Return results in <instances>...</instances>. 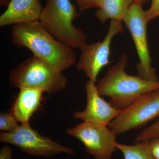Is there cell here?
Masks as SVG:
<instances>
[{
  "label": "cell",
  "instance_id": "1",
  "mask_svg": "<svg viewBox=\"0 0 159 159\" xmlns=\"http://www.w3.org/2000/svg\"><path fill=\"white\" fill-rule=\"evenodd\" d=\"M11 41L61 72L77 61L73 49L56 39L39 20L12 25Z\"/></svg>",
  "mask_w": 159,
  "mask_h": 159
},
{
  "label": "cell",
  "instance_id": "2",
  "mask_svg": "<svg viewBox=\"0 0 159 159\" xmlns=\"http://www.w3.org/2000/svg\"><path fill=\"white\" fill-rule=\"evenodd\" d=\"M127 60V55L123 54L96 85L99 95L109 98L111 105L120 111L142 94L159 89V80L150 81L125 73Z\"/></svg>",
  "mask_w": 159,
  "mask_h": 159
},
{
  "label": "cell",
  "instance_id": "3",
  "mask_svg": "<svg viewBox=\"0 0 159 159\" xmlns=\"http://www.w3.org/2000/svg\"><path fill=\"white\" fill-rule=\"evenodd\" d=\"M80 16L70 0H47L39 21L56 39L73 49H80L86 44V34L74 25Z\"/></svg>",
  "mask_w": 159,
  "mask_h": 159
},
{
  "label": "cell",
  "instance_id": "4",
  "mask_svg": "<svg viewBox=\"0 0 159 159\" xmlns=\"http://www.w3.org/2000/svg\"><path fill=\"white\" fill-rule=\"evenodd\" d=\"M9 81L16 88L38 89L49 94L61 90L67 82L61 71L34 55L10 71Z\"/></svg>",
  "mask_w": 159,
  "mask_h": 159
},
{
  "label": "cell",
  "instance_id": "5",
  "mask_svg": "<svg viewBox=\"0 0 159 159\" xmlns=\"http://www.w3.org/2000/svg\"><path fill=\"white\" fill-rule=\"evenodd\" d=\"M0 141L14 145L33 156L48 157L63 153L72 155L74 152L72 148L41 135L31 128L29 122L21 123L12 131L1 133Z\"/></svg>",
  "mask_w": 159,
  "mask_h": 159
},
{
  "label": "cell",
  "instance_id": "6",
  "mask_svg": "<svg viewBox=\"0 0 159 159\" xmlns=\"http://www.w3.org/2000/svg\"><path fill=\"white\" fill-rule=\"evenodd\" d=\"M159 117V89L142 94L126 108L108 126L116 135L137 129Z\"/></svg>",
  "mask_w": 159,
  "mask_h": 159
},
{
  "label": "cell",
  "instance_id": "7",
  "mask_svg": "<svg viewBox=\"0 0 159 159\" xmlns=\"http://www.w3.org/2000/svg\"><path fill=\"white\" fill-rule=\"evenodd\" d=\"M136 1L131 6L123 21L129 30L139 57L136 69L138 76L150 81L158 80L156 69L152 66L147 41V26L145 11Z\"/></svg>",
  "mask_w": 159,
  "mask_h": 159
},
{
  "label": "cell",
  "instance_id": "8",
  "mask_svg": "<svg viewBox=\"0 0 159 159\" xmlns=\"http://www.w3.org/2000/svg\"><path fill=\"white\" fill-rule=\"evenodd\" d=\"M66 133L80 141L96 159H111L116 150V136L108 125L83 122Z\"/></svg>",
  "mask_w": 159,
  "mask_h": 159
},
{
  "label": "cell",
  "instance_id": "9",
  "mask_svg": "<svg viewBox=\"0 0 159 159\" xmlns=\"http://www.w3.org/2000/svg\"><path fill=\"white\" fill-rule=\"evenodd\" d=\"M123 31L122 22L111 20L108 31L102 41L85 44L81 47V54L76 66L77 70L84 72L89 80L96 83L99 72L110 62L112 40Z\"/></svg>",
  "mask_w": 159,
  "mask_h": 159
},
{
  "label": "cell",
  "instance_id": "10",
  "mask_svg": "<svg viewBox=\"0 0 159 159\" xmlns=\"http://www.w3.org/2000/svg\"><path fill=\"white\" fill-rule=\"evenodd\" d=\"M87 105L84 110L76 111L74 117L84 122L108 125L121 111L117 109L101 98L95 83L89 80L85 86Z\"/></svg>",
  "mask_w": 159,
  "mask_h": 159
},
{
  "label": "cell",
  "instance_id": "11",
  "mask_svg": "<svg viewBox=\"0 0 159 159\" xmlns=\"http://www.w3.org/2000/svg\"><path fill=\"white\" fill-rule=\"evenodd\" d=\"M43 9L39 0H10L0 16V27L39 20Z\"/></svg>",
  "mask_w": 159,
  "mask_h": 159
},
{
  "label": "cell",
  "instance_id": "12",
  "mask_svg": "<svg viewBox=\"0 0 159 159\" xmlns=\"http://www.w3.org/2000/svg\"><path fill=\"white\" fill-rule=\"evenodd\" d=\"M43 93L42 90L33 88L20 89L11 110L18 122H29L30 118L40 106Z\"/></svg>",
  "mask_w": 159,
  "mask_h": 159
},
{
  "label": "cell",
  "instance_id": "13",
  "mask_svg": "<svg viewBox=\"0 0 159 159\" xmlns=\"http://www.w3.org/2000/svg\"><path fill=\"white\" fill-rule=\"evenodd\" d=\"M137 0H102L95 15L101 24L108 19L123 21L131 6Z\"/></svg>",
  "mask_w": 159,
  "mask_h": 159
},
{
  "label": "cell",
  "instance_id": "14",
  "mask_svg": "<svg viewBox=\"0 0 159 159\" xmlns=\"http://www.w3.org/2000/svg\"><path fill=\"white\" fill-rule=\"evenodd\" d=\"M116 147L122 152L124 159H154L151 152L149 141L136 142L134 145L117 143Z\"/></svg>",
  "mask_w": 159,
  "mask_h": 159
},
{
  "label": "cell",
  "instance_id": "15",
  "mask_svg": "<svg viewBox=\"0 0 159 159\" xmlns=\"http://www.w3.org/2000/svg\"><path fill=\"white\" fill-rule=\"evenodd\" d=\"M18 120L12 112L0 114V130L9 132L18 127Z\"/></svg>",
  "mask_w": 159,
  "mask_h": 159
},
{
  "label": "cell",
  "instance_id": "16",
  "mask_svg": "<svg viewBox=\"0 0 159 159\" xmlns=\"http://www.w3.org/2000/svg\"><path fill=\"white\" fill-rule=\"evenodd\" d=\"M159 136V119L142 131L134 139L135 142L149 141Z\"/></svg>",
  "mask_w": 159,
  "mask_h": 159
},
{
  "label": "cell",
  "instance_id": "17",
  "mask_svg": "<svg viewBox=\"0 0 159 159\" xmlns=\"http://www.w3.org/2000/svg\"><path fill=\"white\" fill-rule=\"evenodd\" d=\"M80 11H83L91 8H99L102 0H75Z\"/></svg>",
  "mask_w": 159,
  "mask_h": 159
},
{
  "label": "cell",
  "instance_id": "18",
  "mask_svg": "<svg viewBox=\"0 0 159 159\" xmlns=\"http://www.w3.org/2000/svg\"><path fill=\"white\" fill-rule=\"evenodd\" d=\"M159 16V0H152L150 8L145 11V17L148 22Z\"/></svg>",
  "mask_w": 159,
  "mask_h": 159
},
{
  "label": "cell",
  "instance_id": "19",
  "mask_svg": "<svg viewBox=\"0 0 159 159\" xmlns=\"http://www.w3.org/2000/svg\"><path fill=\"white\" fill-rule=\"evenodd\" d=\"M149 141L151 152L154 159H159V136Z\"/></svg>",
  "mask_w": 159,
  "mask_h": 159
},
{
  "label": "cell",
  "instance_id": "20",
  "mask_svg": "<svg viewBox=\"0 0 159 159\" xmlns=\"http://www.w3.org/2000/svg\"><path fill=\"white\" fill-rule=\"evenodd\" d=\"M12 150L9 146H4L0 151V159H11Z\"/></svg>",
  "mask_w": 159,
  "mask_h": 159
},
{
  "label": "cell",
  "instance_id": "21",
  "mask_svg": "<svg viewBox=\"0 0 159 159\" xmlns=\"http://www.w3.org/2000/svg\"><path fill=\"white\" fill-rule=\"evenodd\" d=\"M10 1V0H0V5L1 6H7Z\"/></svg>",
  "mask_w": 159,
  "mask_h": 159
},
{
  "label": "cell",
  "instance_id": "22",
  "mask_svg": "<svg viewBox=\"0 0 159 159\" xmlns=\"http://www.w3.org/2000/svg\"><path fill=\"white\" fill-rule=\"evenodd\" d=\"M137 1H138L140 4H141V5H142V4H144V3L147 1V0H137Z\"/></svg>",
  "mask_w": 159,
  "mask_h": 159
}]
</instances>
